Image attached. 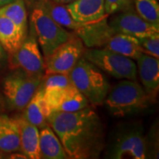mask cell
I'll use <instances>...</instances> for the list:
<instances>
[{"instance_id":"obj_26","label":"cell","mask_w":159,"mask_h":159,"mask_svg":"<svg viewBox=\"0 0 159 159\" xmlns=\"http://www.w3.org/2000/svg\"><path fill=\"white\" fill-rule=\"evenodd\" d=\"M130 6V0H104V9L107 15L114 14Z\"/></svg>"},{"instance_id":"obj_30","label":"cell","mask_w":159,"mask_h":159,"mask_svg":"<svg viewBox=\"0 0 159 159\" xmlns=\"http://www.w3.org/2000/svg\"><path fill=\"white\" fill-rule=\"evenodd\" d=\"M3 111H4V102H3L2 97L0 95V114L3 112Z\"/></svg>"},{"instance_id":"obj_25","label":"cell","mask_w":159,"mask_h":159,"mask_svg":"<svg viewBox=\"0 0 159 159\" xmlns=\"http://www.w3.org/2000/svg\"><path fill=\"white\" fill-rule=\"evenodd\" d=\"M138 43L142 48V52L155 57H159V34L150 36L139 37Z\"/></svg>"},{"instance_id":"obj_14","label":"cell","mask_w":159,"mask_h":159,"mask_svg":"<svg viewBox=\"0 0 159 159\" xmlns=\"http://www.w3.org/2000/svg\"><path fill=\"white\" fill-rule=\"evenodd\" d=\"M66 6L74 20L82 24L98 21L107 15L104 0H74Z\"/></svg>"},{"instance_id":"obj_6","label":"cell","mask_w":159,"mask_h":159,"mask_svg":"<svg viewBox=\"0 0 159 159\" xmlns=\"http://www.w3.org/2000/svg\"><path fill=\"white\" fill-rule=\"evenodd\" d=\"M83 57L113 78L136 80L137 66L132 58L105 48H89L85 50Z\"/></svg>"},{"instance_id":"obj_10","label":"cell","mask_w":159,"mask_h":159,"mask_svg":"<svg viewBox=\"0 0 159 159\" xmlns=\"http://www.w3.org/2000/svg\"><path fill=\"white\" fill-rule=\"evenodd\" d=\"M114 14L109 25L116 33L129 34L137 38L159 34V25L146 21L131 6Z\"/></svg>"},{"instance_id":"obj_15","label":"cell","mask_w":159,"mask_h":159,"mask_svg":"<svg viewBox=\"0 0 159 159\" xmlns=\"http://www.w3.org/2000/svg\"><path fill=\"white\" fill-rule=\"evenodd\" d=\"M20 129V151L29 159H41L39 140L40 131L37 126L29 123L22 116L15 118Z\"/></svg>"},{"instance_id":"obj_20","label":"cell","mask_w":159,"mask_h":159,"mask_svg":"<svg viewBox=\"0 0 159 159\" xmlns=\"http://www.w3.org/2000/svg\"><path fill=\"white\" fill-rule=\"evenodd\" d=\"M24 38L10 19L0 13V44L7 56L14 53L22 43Z\"/></svg>"},{"instance_id":"obj_19","label":"cell","mask_w":159,"mask_h":159,"mask_svg":"<svg viewBox=\"0 0 159 159\" xmlns=\"http://www.w3.org/2000/svg\"><path fill=\"white\" fill-rule=\"evenodd\" d=\"M103 48L134 60L142 53L137 37L122 33H115Z\"/></svg>"},{"instance_id":"obj_16","label":"cell","mask_w":159,"mask_h":159,"mask_svg":"<svg viewBox=\"0 0 159 159\" xmlns=\"http://www.w3.org/2000/svg\"><path fill=\"white\" fill-rule=\"evenodd\" d=\"M24 109L22 117L29 123L37 126L39 129L48 125L47 119L50 112L44 100V90L42 83Z\"/></svg>"},{"instance_id":"obj_22","label":"cell","mask_w":159,"mask_h":159,"mask_svg":"<svg viewBox=\"0 0 159 159\" xmlns=\"http://www.w3.org/2000/svg\"><path fill=\"white\" fill-rule=\"evenodd\" d=\"M39 3L48 15L63 28L75 31L82 25L73 19L66 5H59L51 0H40Z\"/></svg>"},{"instance_id":"obj_28","label":"cell","mask_w":159,"mask_h":159,"mask_svg":"<svg viewBox=\"0 0 159 159\" xmlns=\"http://www.w3.org/2000/svg\"><path fill=\"white\" fill-rule=\"evenodd\" d=\"M51 1H53L54 3L59 4V5H68L70 3L74 2V0H51Z\"/></svg>"},{"instance_id":"obj_23","label":"cell","mask_w":159,"mask_h":159,"mask_svg":"<svg viewBox=\"0 0 159 159\" xmlns=\"http://www.w3.org/2000/svg\"><path fill=\"white\" fill-rule=\"evenodd\" d=\"M135 11L146 21L159 25V5L157 0H135Z\"/></svg>"},{"instance_id":"obj_29","label":"cell","mask_w":159,"mask_h":159,"mask_svg":"<svg viewBox=\"0 0 159 159\" xmlns=\"http://www.w3.org/2000/svg\"><path fill=\"white\" fill-rule=\"evenodd\" d=\"M12 1H14V0H0V7L5 6L6 4H8V3H11Z\"/></svg>"},{"instance_id":"obj_21","label":"cell","mask_w":159,"mask_h":159,"mask_svg":"<svg viewBox=\"0 0 159 159\" xmlns=\"http://www.w3.org/2000/svg\"><path fill=\"white\" fill-rule=\"evenodd\" d=\"M0 13L10 19L25 39L29 31L28 12L24 0H14L0 7Z\"/></svg>"},{"instance_id":"obj_27","label":"cell","mask_w":159,"mask_h":159,"mask_svg":"<svg viewBox=\"0 0 159 159\" xmlns=\"http://www.w3.org/2000/svg\"><path fill=\"white\" fill-rule=\"evenodd\" d=\"M7 63V54L3 49L2 45L0 44V67L5 66V64Z\"/></svg>"},{"instance_id":"obj_9","label":"cell","mask_w":159,"mask_h":159,"mask_svg":"<svg viewBox=\"0 0 159 159\" xmlns=\"http://www.w3.org/2000/svg\"><path fill=\"white\" fill-rule=\"evenodd\" d=\"M109 157L113 159H144L147 157V144L141 126L123 131L109 148Z\"/></svg>"},{"instance_id":"obj_12","label":"cell","mask_w":159,"mask_h":159,"mask_svg":"<svg viewBox=\"0 0 159 159\" xmlns=\"http://www.w3.org/2000/svg\"><path fill=\"white\" fill-rule=\"evenodd\" d=\"M74 33L89 48H103L116 32L107 22V17H104L98 21L82 24Z\"/></svg>"},{"instance_id":"obj_2","label":"cell","mask_w":159,"mask_h":159,"mask_svg":"<svg viewBox=\"0 0 159 159\" xmlns=\"http://www.w3.org/2000/svg\"><path fill=\"white\" fill-rule=\"evenodd\" d=\"M72 84L92 105H102L110 90V84L101 70L81 57L69 73Z\"/></svg>"},{"instance_id":"obj_17","label":"cell","mask_w":159,"mask_h":159,"mask_svg":"<svg viewBox=\"0 0 159 159\" xmlns=\"http://www.w3.org/2000/svg\"><path fill=\"white\" fill-rule=\"evenodd\" d=\"M0 150L6 154L20 151L17 120L5 114H0Z\"/></svg>"},{"instance_id":"obj_3","label":"cell","mask_w":159,"mask_h":159,"mask_svg":"<svg viewBox=\"0 0 159 159\" xmlns=\"http://www.w3.org/2000/svg\"><path fill=\"white\" fill-rule=\"evenodd\" d=\"M148 102V95L136 80H123L109 90L103 103L113 116L125 117L142 111Z\"/></svg>"},{"instance_id":"obj_11","label":"cell","mask_w":159,"mask_h":159,"mask_svg":"<svg viewBox=\"0 0 159 159\" xmlns=\"http://www.w3.org/2000/svg\"><path fill=\"white\" fill-rule=\"evenodd\" d=\"M44 100L50 114L72 112L90 106L89 100L73 84L62 89L44 91Z\"/></svg>"},{"instance_id":"obj_8","label":"cell","mask_w":159,"mask_h":159,"mask_svg":"<svg viewBox=\"0 0 159 159\" xmlns=\"http://www.w3.org/2000/svg\"><path fill=\"white\" fill-rule=\"evenodd\" d=\"M84 51L85 47L82 41L75 33L72 34L67 41L44 58V74H69L80 58L83 57Z\"/></svg>"},{"instance_id":"obj_1","label":"cell","mask_w":159,"mask_h":159,"mask_svg":"<svg viewBox=\"0 0 159 159\" xmlns=\"http://www.w3.org/2000/svg\"><path fill=\"white\" fill-rule=\"evenodd\" d=\"M47 121L68 158H97L104 148L102 120L90 106L72 112H51Z\"/></svg>"},{"instance_id":"obj_5","label":"cell","mask_w":159,"mask_h":159,"mask_svg":"<svg viewBox=\"0 0 159 159\" xmlns=\"http://www.w3.org/2000/svg\"><path fill=\"white\" fill-rule=\"evenodd\" d=\"M11 70L20 69L31 76L43 78L45 72L44 57L41 51L34 29L29 23V31L17 51L7 56Z\"/></svg>"},{"instance_id":"obj_24","label":"cell","mask_w":159,"mask_h":159,"mask_svg":"<svg viewBox=\"0 0 159 159\" xmlns=\"http://www.w3.org/2000/svg\"><path fill=\"white\" fill-rule=\"evenodd\" d=\"M72 84L68 74H44L42 80V85L44 91L62 89Z\"/></svg>"},{"instance_id":"obj_18","label":"cell","mask_w":159,"mask_h":159,"mask_svg":"<svg viewBox=\"0 0 159 159\" xmlns=\"http://www.w3.org/2000/svg\"><path fill=\"white\" fill-rule=\"evenodd\" d=\"M40 152L42 158L67 159L68 156L63 148L61 142L50 125L42 128L40 131Z\"/></svg>"},{"instance_id":"obj_7","label":"cell","mask_w":159,"mask_h":159,"mask_svg":"<svg viewBox=\"0 0 159 159\" xmlns=\"http://www.w3.org/2000/svg\"><path fill=\"white\" fill-rule=\"evenodd\" d=\"M7 75L3 83V91L10 107L20 111L26 107L42 83L43 78L31 76L20 69Z\"/></svg>"},{"instance_id":"obj_31","label":"cell","mask_w":159,"mask_h":159,"mask_svg":"<svg viewBox=\"0 0 159 159\" xmlns=\"http://www.w3.org/2000/svg\"><path fill=\"white\" fill-rule=\"evenodd\" d=\"M6 155L7 154L3 152L2 150H0V158H6Z\"/></svg>"},{"instance_id":"obj_13","label":"cell","mask_w":159,"mask_h":159,"mask_svg":"<svg viewBox=\"0 0 159 159\" xmlns=\"http://www.w3.org/2000/svg\"><path fill=\"white\" fill-rule=\"evenodd\" d=\"M135 60L144 90L148 98H155L159 89L158 58L142 52Z\"/></svg>"},{"instance_id":"obj_4","label":"cell","mask_w":159,"mask_h":159,"mask_svg":"<svg viewBox=\"0 0 159 159\" xmlns=\"http://www.w3.org/2000/svg\"><path fill=\"white\" fill-rule=\"evenodd\" d=\"M29 23L34 29L41 51L44 58L48 57L60 44L72 35L66 29L51 19L38 2L34 6Z\"/></svg>"}]
</instances>
